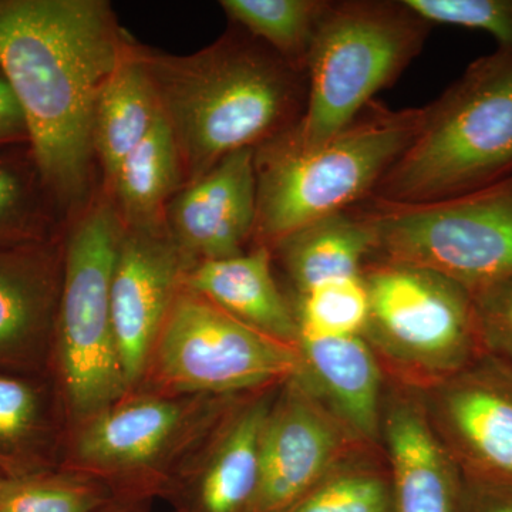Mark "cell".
Instances as JSON below:
<instances>
[{"mask_svg": "<svg viewBox=\"0 0 512 512\" xmlns=\"http://www.w3.org/2000/svg\"><path fill=\"white\" fill-rule=\"evenodd\" d=\"M130 39L106 0H0V70L25 114L47 191L67 222L96 195L94 104Z\"/></svg>", "mask_w": 512, "mask_h": 512, "instance_id": "6da1fadb", "label": "cell"}, {"mask_svg": "<svg viewBox=\"0 0 512 512\" xmlns=\"http://www.w3.org/2000/svg\"><path fill=\"white\" fill-rule=\"evenodd\" d=\"M173 133L185 185L222 158L288 133L301 120L306 74L237 28L187 56L168 55L134 40Z\"/></svg>", "mask_w": 512, "mask_h": 512, "instance_id": "7a4b0ae2", "label": "cell"}, {"mask_svg": "<svg viewBox=\"0 0 512 512\" xmlns=\"http://www.w3.org/2000/svg\"><path fill=\"white\" fill-rule=\"evenodd\" d=\"M423 119L424 107L393 110L375 100L319 146L293 147L279 136L256 148V245L274 248L369 200Z\"/></svg>", "mask_w": 512, "mask_h": 512, "instance_id": "3957f363", "label": "cell"}, {"mask_svg": "<svg viewBox=\"0 0 512 512\" xmlns=\"http://www.w3.org/2000/svg\"><path fill=\"white\" fill-rule=\"evenodd\" d=\"M512 174V49L498 47L424 106L423 123L373 191V200L426 204Z\"/></svg>", "mask_w": 512, "mask_h": 512, "instance_id": "277c9868", "label": "cell"}, {"mask_svg": "<svg viewBox=\"0 0 512 512\" xmlns=\"http://www.w3.org/2000/svg\"><path fill=\"white\" fill-rule=\"evenodd\" d=\"M430 29L403 0L330 2L306 67L305 111L281 137L309 148L336 136L402 76Z\"/></svg>", "mask_w": 512, "mask_h": 512, "instance_id": "5b68a950", "label": "cell"}, {"mask_svg": "<svg viewBox=\"0 0 512 512\" xmlns=\"http://www.w3.org/2000/svg\"><path fill=\"white\" fill-rule=\"evenodd\" d=\"M69 222L55 330L67 402L74 414L90 419L128 389L110 305L123 227L103 190Z\"/></svg>", "mask_w": 512, "mask_h": 512, "instance_id": "8992f818", "label": "cell"}, {"mask_svg": "<svg viewBox=\"0 0 512 512\" xmlns=\"http://www.w3.org/2000/svg\"><path fill=\"white\" fill-rule=\"evenodd\" d=\"M377 261L436 272L471 295L512 278V174L448 200L360 204Z\"/></svg>", "mask_w": 512, "mask_h": 512, "instance_id": "52a82bcc", "label": "cell"}, {"mask_svg": "<svg viewBox=\"0 0 512 512\" xmlns=\"http://www.w3.org/2000/svg\"><path fill=\"white\" fill-rule=\"evenodd\" d=\"M369 293L366 332L397 362L456 376L488 355L473 295L436 272L375 261L362 272Z\"/></svg>", "mask_w": 512, "mask_h": 512, "instance_id": "ba28073f", "label": "cell"}, {"mask_svg": "<svg viewBox=\"0 0 512 512\" xmlns=\"http://www.w3.org/2000/svg\"><path fill=\"white\" fill-rule=\"evenodd\" d=\"M156 348L161 377L183 392L251 389L303 367L295 346L249 328L184 286Z\"/></svg>", "mask_w": 512, "mask_h": 512, "instance_id": "9c48e42d", "label": "cell"}, {"mask_svg": "<svg viewBox=\"0 0 512 512\" xmlns=\"http://www.w3.org/2000/svg\"><path fill=\"white\" fill-rule=\"evenodd\" d=\"M188 269L167 232L123 229L111 276L110 305L127 387L143 375Z\"/></svg>", "mask_w": 512, "mask_h": 512, "instance_id": "30bf717a", "label": "cell"}, {"mask_svg": "<svg viewBox=\"0 0 512 512\" xmlns=\"http://www.w3.org/2000/svg\"><path fill=\"white\" fill-rule=\"evenodd\" d=\"M256 225L255 150L222 158L184 185L165 214L168 237L187 265L245 254Z\"/></svg>", "mask_w": 512, "mask_h": 512, "instance_id": "8fae6325", "label": "cell"}, {"mask_svg": "<svg viewBox=\"0 0 512 512\" xmlns=\"http://www.w3.org/2000/svg\"><path fill=\"white\" fill-rule=\"evenodd\" d=\"M441 420L471 481L512 488V369L485 355L448 379Z\"/></svg>", "mask_w": 512, "mask_h": 512, "instance_id": "7c38bea8", "label": "cell"}, {"mask_svg": "<svg viewBox=\"0 0 512 512\" xmlns=\"http://www.w3.org/2000/svg\"><path fill=\"white\" fill-rule=\"evenodd\" d=\"M343 446L338 421L302 389L269 410L252 512H285L328 476Z\"/></svg>", "mask_w": 512, "mask_h": 512, "instance_id": "4fadbf2b", "label": "cell"}, {"mask_svg": "<svg viewBox=\"0 0 512 512\" xmlns=\"http://www.w3.org/2000/svg\"><path fill=\"white\" fill-rule=\"evenodd\" d=\"M62 269L59 241L0 247V366L39 362L55 330Z\"/></svg>", "mask_w": 512, "mask_h": 512, "instance_id": "5bb4252c", "label": "cell"}, {"mask_svg": "<svg viewBox=\"0 0 512 512\" xmlns=\"http://www.w3.org/2000/svg\"><path fill=\"white\" fill-rule=\"evenodd\" d=\"M183 286L249 328L298 345V316L276 285L271 248L256 245L232 258L198 262L185 272Z\"/></svg>", "mask_w": 512, "mask_h": 512, "instance_id": "9a60e30c", "label": "cell"}, {"mask_svg": "<svg viewBox=\"0 0 512 512\" xmlns=\"http://www.w3.org/2000/svg\"><path fill=\"white\" fill-rule=\"evenodd\" d=\"M394 512H460L456 466L426 416L397 404L386 421Z\"/></svg>", "mask_w": 512, "mask_h": 512, "instance_id": "2e32d148", "label": "cell"}, {"mask_svg": "<svg viewBox=\"0 0 512 512\" xmlns=\"http://www.w3.org/2000/svg\"><path fill=\"white\" fill-rule=\"evenodd\" d=\"M185 185L183 164L163 114L101 187L124 231L167 232L168 205Z\"/></svg>", "mask_w": 512, "mask_h": 512, "instance_id": "e0dca14e", "label": "cell"}, {"mask_svg": "<svg viewBox=\"0 0 512 512\" xmlns=\"http://www.w3.org/2000/svg\"><path fill=\"white\" fill-rule=\"evenodd\" d=\"M184 420L180 403L143 399L94 414L77 441V454L92 467L124 471L146 466L174 439Z\"/></svg>", "mask_w": 512, "mask_h": 512, "instance_id": "ac0fdd59", "label": "cell"}, {"mask_svg": "<svg viewBox=\"0 0 512 512\" xmlns=\"http://www.w3.org/2000/svg\"><path fill=\"white\" fill-rule=\"evenodd\" d=\"M134 40L131 37L126 56L104 83L94 104L93 150L103 171V187L161 117L156 90L138 60Z\"/></svg>", "mask_w": 512, "mask_h": 512, "instance_id": "d6986e66", "label": "cell"}, {"mask_svg": "<svg viewBox=\"0 0 512 512\" xmlns=\"http://www.w3.org/2000/svg\"><path fill=\"white\" fill-rule=\"evenodd\" d=\"M375 245L372 224L359 204L299 229L271 249L281 254L303 295L316 286L362 275Z\"/></svg>", "mask_w": 512, "mask_h": 512, "instance_id": "ffe728a7", "label": "cell"}, {"mask_svg": "<svg viewBox=\"0 0 512 512\" xmlns=\"http://www.w3.org/2000/svg\"><path fill=\"white\" fill-rule=\"evenodd\" d=\"M302 363L343 421L362 434L379 429L380 372L365 340L356 336H299Z\"/></svg>", "mask_w": 512, "mask_h": 512, "instance_id": "44dd1931", "label": "cell"}, {"mask_svg": "<svg viewBox=\"0 0 512 512\" xmlns=\"http://www.w3.org/2000/svg\"><path fill=\"white\" fill-rule=\"evenodd\" d=\"M268 414L264 403L256 404L235 421L201 476L190 512H252Z\"/></svg>", "mask_w": 512, "mask_h": 512, "instance_id": "7402d4cb", "label": "cell"}, {"mask_svg": "<svg viewBox=\"0 0 512 512\" xmlns=\"http://www.w3.org/2000/svg\"><path fill=\"white\" fill-rule=\"evenodd\" d=\"M60 218L29 144L2 148L0 247L57 241Z\"/></svg>", "mask_w": 512, "mask_h": 512, "instance_id": "603a6c76", "label": "cell"}, {"mask_svg": "<svg viewBox=\"0 0 512 512\" xmlns=\"http://www.w3.org/2000/svg\"><path fill=\"white\" fill-rule=\"evenodd\" d=\"M329 0H221L237 28L264 43L306 74L313 43Z\"/></svg>", "mask_w": 512, "mask_h": 512, "instance_id": "cb8c5ba5", "label": "cell"}, {"mask_svg": "<svg viewBox=\"0 0 512 512\" xmlns=\"http://www.w3.org/2000/svg\"><path fill=\"white\" fill-rule=\"evenodd\" d=\"M43 394L32 380L0 372V471L12 480L40 476L46 434Z\"/></svg>", "mask_w": 512, "mask_h": 512, "instance_id": "d4e9b609", "label": "cell"}, {"mask_svg": "<svg viewBox=\"0 0 512 512\" xmlns=\"http://www.w3.org/2000/svg\"><path fill=\"white\" fill-rule=\"evenodd\" d=\"M369 293L363 276L339 279L301 295L299 336L338 338L365 332Z\"/></svg>", "mask_w": 512, "mask_h": 512, "instance_id": "484cf974", "label": "cell"}, {"mask_svg": "<svg viewBox=\"0 0 512 512\" xmlns=\"http://www.w3.org/2000/svg\"><path fill=\"white\" fill-rule=\"evenodd\" d=\"M104 503L93 485L40 474L12 480L0 498V512H96Z\"/></svg>", "mask_w": 512, "mask_h": 512, "instance_id": "4316f807", "label": "cell"}, {"mask_svg": "<svg viewBox=\"0 0 512 512\" xmlns=\"http://www.w3.org/2000/svg\"><path fill=\"white\" fill-rule=\"evenodd\" d=\"M393 494L383 478L369 471L325 477L285 512H392Z\"/></svg>", "mask_w": 512, "mask_h": 512, "instance_id": "83f0119b", "label": "cell"}, {"mask_svg": "<svg viewBox=\"0 0 512 512\" xmlns=\"http://www.w3.org/2000/svg\"><path fill=\"white\" fill-rule=\"evenodd\" d=\"M421 19L433 25L480 30L512 49V0H403Z\"/></svg>", "mask_w": 512, "mask_h": 512, "instance_id": "f1b7e54d", "label": "cell"}, {"mask_svg": "<svg viewBox=\"0 0 512 512\" xmlns=\"http://www.w3.org/2000/svg\"><path fill=\"white\" fill-rule=\"evenodd\" d=\"M473 298L488 355L512 369V278L474 293Z\"/></svg>", "mask_w": 512, "mask_h": 512, "instance_id": "f546056e", "label": "cell"}, {"mask_svg": "<svg viewBox=\"0 0 512 512\" xmlns=\"http://www.w3.org/2000/svg\"><path fill=\"white\" fill-rule=\"evenodd\" d=\"M19 144H29L28 124L8 79L0 70V150Z\"/></svg>", "mask_w": 512, "mask_h": 512, "instance_id": "4dcf8cb0", "label": "cell"}, {"mask_svg": "<svg viewBox=\"0 0 512 512\" xmlns=\"http://www.w3.org/2000/svg\"><path fill=\"white\" fill-rule=\"evenodd\" d=\"M468 512H512V488L471 481Z\"/></svg>", "mask_w": 512, "mask_h": 512, "instance_id": "1f68e13d", "label": "cell"}, {"mask_svg": "<svg viewBox=\"0 0 512 512\" xmlns=\"http://www.w3.org/2000/svg\"><path fill=\"white\" fill-rule=\"evenodd\" d=\"M10 484H12V478H9L6 474H3L2 471H0V498H2L3 494L6 493Z\"/></svg>", "mask_w": 512, "mask_h": 512, "instance_id": "d6a6232c", "label": "cell"}]
</instances>
